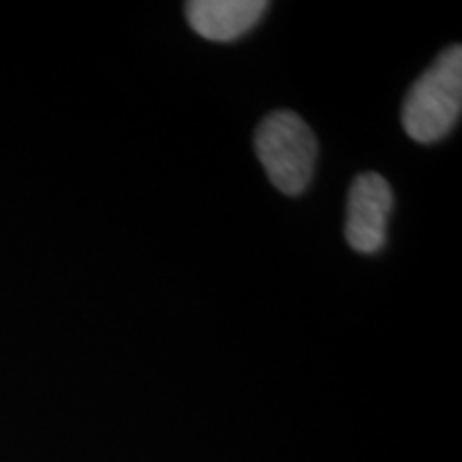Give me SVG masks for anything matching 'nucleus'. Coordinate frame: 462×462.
Segmentation results:
<instances>
[{"mask_svg": "<svg viewBox=\"0 0 462 462\" xmlns=\"http://www.w3.org/2000/svg\"><path fill=\"white\" fill-rule=\"evenodd\" d=\"M462 112V48L449 45L415 79L402 101V129L418 143H437L460 120Z\"/></svg>", "mask_w": 462, "mask_h": 462, "instance_id": "obj_1", "label": "nucleus"}, {"mask_svg": "<svg viewBox=\"0 0 462 462\" xmlns=\"http://www.w3.org/2000/svg\"><path fill=\"white\" fill-rule=\"evenodd\" d=\"M255 152L270 182L281 193L296 198L309 189L317 165L313 129L291 109H276L259 123Z\"/></svg>", "mask_w": 462, "mask_h": 462, "instance_id": "obj_2", "label": "nucleus"}, {"mask_svg": "<svg viewBox=\"0 0 462 462\" xmlns=\"http://www.w3.org/2000/svg\"><path fill=\"white\" fill-rule=\"evenodd\" d=\"M392 210H394V193L390 182L374 171L360 173L351 184L349 199H346V245L362 255L379 253L388 242Z\"/></svg>", "mask_w": 462, "mask_h": 462, "instance_id": "obj_3", "label": "nucleus"}, {"mask_svg": "<svg viewBox=\"0 0 462 462\" xmlns=\"http://www.w3.org/2000/svg\"><path fill=\"white\" fill-rule=\"evenodd\" d=\"M270 5L263 0H193L187 3V20L208 42L229 43L259 24Z\"/></svg>", "mask_w": 462, "mask_h": 462, "instance_id": "obj_4", "label": "nucleus"}]
</instances>
